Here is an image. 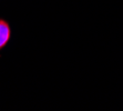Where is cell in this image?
I'll return each mask as SVG.
<instances>
[{
    "mask_svg": "<svg viewBox=\"0 0 123 111\" xmlns=\"http://www.w3.org/2000/svg\"><path fill=\"white\" fill-rule=\"evenodd\" d=\"M10 36H11L10 26L3 19H0V49L6 47L10 40Z\"/></svg>",
    "mask_w": 123,
    "mask_h": 111,
    "instance_id": "obj_1",
    "label": "cell"
}]
</instances>
